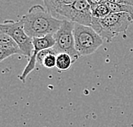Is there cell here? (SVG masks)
I'll use <instances>...</instances> for the list:
<instances>
[{
    "label": "cell",
    "mask_w": 133,
    "mask_h": 127,
    "mask_svg": "<svg viewBox=\"0 0 133 127\" xmlns=\"http://www.w3.org/2000/svg\"><path fill=\"white\" fill-rule=\"evenodd\" d=\"M24 30L30 38H44L55 34L61 28L62 20L56 19L43 6L36 4L22 17Z\"/></svg>",
    "instance_id": "1"
},
{
    "label": "cell",
    "mask_w": 133,
    "mask_h": 127,
    "mask_svg": "<svg viewBox=\"0 0 133 127\" xmlns=\"http://www.w3.org/2000/svg\"><path fill=\"white\" fill-rule=\"evenodd\" d=\"M45 8L56 19L63 17L64 20L70 21L74 23L84 26H91V10L88 1L86 0H74V1H50L44 0Z\"/></svg>",
    "instance_id": "2"
},
{
    "label": "cell",
    "mask_w": 133,
    "mask_h": 127,
    "mask_svg": "<svg viewBox=\"0 0 133 127\" xmlns=\"http://www.w3.org/2000/svg\"><path fill=\"white\" fill-rule=\"evenodd\" d=\"M133 22V16L126 13H111L102 19L92 17L91 28L102 38L110 42L119 33L125 32Z\"/></svg>",
    "instance_id": "3"
},
{
    "label": "cell",
    "mask_w": 133,
    "mask_h": 127,
    "mask_svg": "<svg viewBox=\"0 0 133 127\" xmlns=\"http://www.w3.org/2000/svg\"><path fill=\"white\" fill-rule=\"evenodd\" d=\"M74 36L75 48L79 56L91 55L103 44V38L91 26L75 23Z\"/></svg>",
    "instance_id": "4"
},
{
    "label": "cell",
    "mask_w": 133,
    "mask_h": 127,
    "mask_svg": "<svg viewBox=\"0 0 133 127\" xmlns=\"http://www.w3.org/2000/svg\"><path fill=\"white\" fill-rule=\"evenodd\" d=\"M74 22L70 21L62 20L61 28L53 35L56 44L52 49L57 55L62 53L68 54L72 57L74 62H76L79 57V55L75 48L74 36Z\"/></svg>",
    "instance_id": "5"
},
{
    "label": "cell",
    "mask_w": 133,
    "mask_h": 127,
    "mask_svg": "<svg viewBox=\"0 0 133 127\" xmlns=\"http://www.w3.org/2000/svg\"><path fill=\"white\" fill-rule=\"evenodd\" d=\"M0 32L10 36L22 50L23 56L31 57L33 51V39L26 34L22 20H7L0 25Z\"/></svg>",
    "instance_id": "6"
},
{
    "label": "cell",
    "mask_w": 133,
    "mask_h": 127,
    "mask_svg": "<svg viewBox=\"0 0 133 127\" xmlns=\"http://www.w3.org/2000/svg\"><path fill=\"white\" fill-rule=\"evenodd\" d=\"M54 34H49L44 38H35L33 39V51L31 57L29 58V62L24 68L22 74L19 76V78L22 82H25L26 77L29 73L35 69L36 63H37V56L40 51L44 50L51 49L54 47L56 41L53 37Z\"/></svg>",
    "instance_id": "7"
},
{
    "label": "cell",
    "mask_w": 133,
    "mask_h": 127,
    "mask_svg": "<svg viewBox=\"0 0 133 127\" xmlns=\"http://www.w3.org/2000/svg\"><path fill=\"white\" fill-rule=\"evenodd\" d=\"M14 55L23 56V54L10 36L0 32V62Z\"/></svg>",
    "instance_id": "8"
},
{
    "label": "cell",
    "mask_w": 133,
    "mask_h": 127,
    "mask_svg": "<svg viewBox=\"0 0 133 127\" xmlns=\"http://www.w3.org/2000/svg\"><path fill=\"white\" fill-rule=\"evenodd\" d=\"M111 13H126L133 16V0H106Z\"/></svg>",
    "instance_id": "9"
},
{
    "label": "cell",
    "mask_w": 133,
    "mask_h": 127,
    "mask_svg": "<svg viewBox=\"0 0 133 127\" xmlns=\"http://www.w3.org/2000/svg\"><path fill=\"white\" fill-rule=\"evenodd\" d=\"M56 56L52 48L40 51L37 56V62L46 68H53L56 65Z\"/></svg>",
    "instance_id": "10"
},
{
    "label": "cell",
    "mask_w": 133,
    "mask_h": 127,
    "mask_svg": "<svg viewBox=\"0 0 133 127\" xmlns=\"http://www.w3.org/2000/svg\"><path fill=\"white\" fill-rule=\"evenodd\" d=\"M88 2L90 6L92 17L96 18V19H102L111 14V11L108 8L106 0H101V1L89 0Z\"/></svg>",
    "instance_id": "11"
},
{
    "label": "cell",
    "mask_w": 133,
    "mask_h": 127,
    "mask_svg": "<svg viewBox=\"0 0 133 127\" xmlns=\"http://www.w3.org/2000/svg\"><path fill=\"white\" fill-rule=\"evenodd\" d=\"M74 60L68 54L62 53L56 56V68L60 71H66L71 68L74 63Z\"/></svg>",
    "instance_id": "12"
}]
</instances>
